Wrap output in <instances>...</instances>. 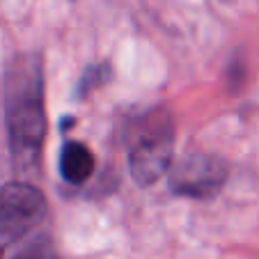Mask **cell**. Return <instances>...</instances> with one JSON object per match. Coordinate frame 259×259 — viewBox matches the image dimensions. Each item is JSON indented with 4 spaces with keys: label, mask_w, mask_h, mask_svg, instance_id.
Returning a JSON list of instances; mask_svg holds the SVG:
<instances>
[{
    "label": "cell",
    "mask_w": 259,
    "mask_h": 259,
    "mask_svg": "<svg viewBox=\"0 0 259 259\" xmlns=\"http://www.w3.org/2000/svg\"><path fill=\"white\" fill-rule=\"evenodd\" d=\"M5 124L16 167L30 172L46 138L44 76L39 58L16 55L5 73Z\"/></svg>",
    "instance_id": "obj_1"
},
{
    "label": "cell",
    "mask_w": 259,
    "mask_h": 259,
    "mask_svg": "<svg viewBox=\"0 0 259 259\" xmlns=\"http://www.w3.org/2000/svg\"><path fill=\"white\" fill-rule=\"evenodd\" d=\"M175 165V131L167 115H161L158 122L152 117L147 126L138 133L128 152V170L138 186H154L165 172Z\"/></svg>",
    "instance_id": "obj_2"
},
{
    "label": "cell",
    "mask_w": 259,
    "mask_h": 259,
    "mask_svg": "<svg viewBox=\"0 0 259 259\" xmlns=\"http://www.w3.org/2000/svg\"><path fill=\"white\" fill-rule=\"evenodd\" d=\"M46 215V197L39 188L12 181L0 188V254L23 239Z\"/></svg>",
    "instance_id": "obj_3"
},
{
    "label": "cell",
    "mask_w": 259,
    "mask_h": 259,
    "mask_svg": "<svg viewBox=\"0 0 259 259\" xmlns=\"http://www.w3.org/2000/svg\"><path fill=\"white\" fill-rule=\"evenodd\" d=\"M227 181V165L211 154H188L172 165L167 184L175 195L191 200H211Z\"/></svg>",
    "instance_id": "obj_4"
},
{
    "label": "cell",
    "mask_w": 259,
    "mask_h": 259,
    "mask_svg": "<svg viewBox=\"0 0 259 259\" xmlns=\"http://www.w3.org/2000/svg\"><path fill=\"white\" fill-rule=\"evenodd\" d=\"M94 156L83 142H67L60 154V175L67 184L80 186L92 177Z\"/></svg>",
    "instance_id": "obj_5"
},
{
    "label": "cell",
    "mask_w": 259,
    "mask_h": 259,
    "mask_svg": "<svg viewBox=\"0 0 259 259\" xmlns=\"http://www.w3.org/2000/svg\"><path fill=\"white\" fill-rule=\"evenodd\" d=\"M0 259H3V254H0Z\"/></svg>",
    "instance_id": "obj_6"
}]
</instances>
